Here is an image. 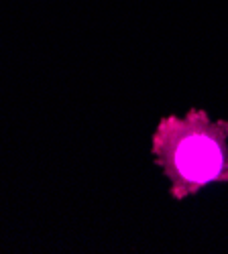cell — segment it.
<instances>
[{
  "label": "cell",
  "instance_id": "1",
  "mask_svg": "<svg viewBox=\"0 0 228 254\" xmlns=\"http://www.w3.org/2000/svg\"><path fill=\"white\" fill-rule=\"evenodd\" d=\"M228 122H212L204 110L169 116L153 136L157 163L171 179V193L183 199L204 185L228 181Z\"/></svg>",
  "mask_w": 228,
  "mask_h": 254
}]
</instances>
